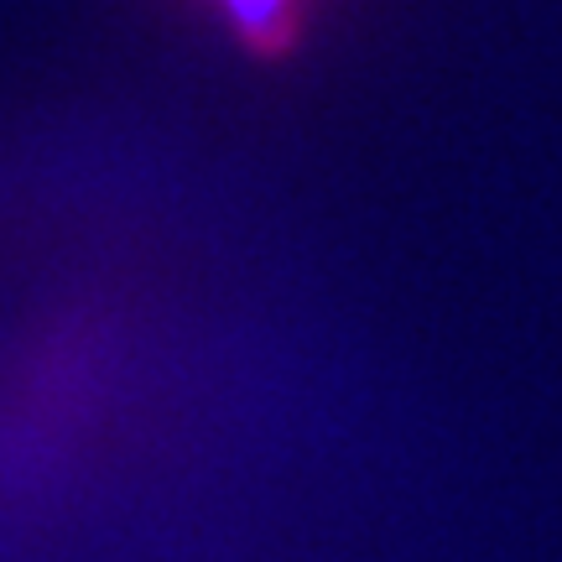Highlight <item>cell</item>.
<instances>
[{"instance_id":"cell-1","label":"cell","mask_w":562,"mask_h":562,"mask_svg":"<svg viewBox=\"0 0 562 562\" xmlns=\"http://www.w3.org/2000/svg\"><path fill=\"white\" fill-rule=\"evenodd\" d=\"M214 11L235 32V42L261 58L286 53L302 26V0H214Z\"/></svg>"}]
</instances>
